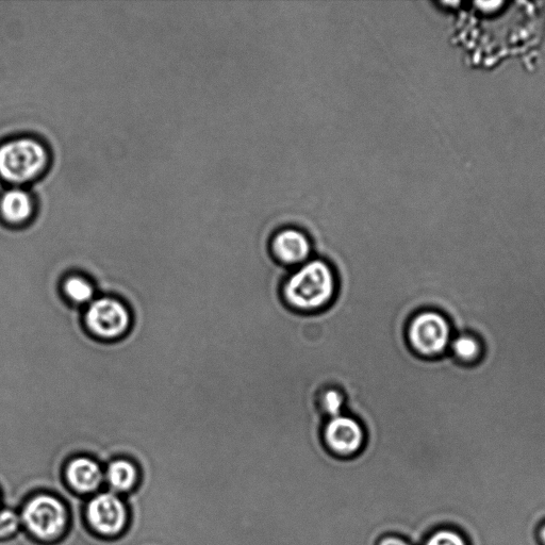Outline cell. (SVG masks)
Here are the masks:
<instances>
[{
    "instance_id": "30bf717a",
    "label": "cell",
    "mask_w": 545,
    "mask_h": 545,
    "mask_svg": "<svg viewBox=\"0 0 545 545\" xmlns=\"http://www.w3.org/2000/svg\"><path fill=\"white\" fill-rule=\"evenodd\" d=\"M63 477L66 484L80 495L95 493L105 482V474L98 460L86 455L66 462Z\"/></svg>"
},
{
    "instance_id": "52a82bcc",
    "label": "cell",
    "mask_w": 545,
    "mask_h": 545,
    "mask_svg": "<svg viewBox=\"0 0 545 545\" xmlns=\"http://www.w3.org/2000/svg\"><path fill=\"white\" fill-rule=\"evenodd\" d=\"M85 518L92 532L112 539L124 534L129 518L128 507L117 493H96L85 507Z\"/></svg>"
},
{
    "instance_id": "3957f363",
    "label": "cell",
    "mask_w": 545,
    "mask_h": 545,
    "mask_svg": "<svg viewBox=\"0 0 545 545\" xmlns=\"http://www.w3.org/2000/svg\"><path fill=\"white\" fill-rule=\"evenodd\" d=\"M455 333L450 320L435 309H422L406 324L405 338L410 352L425 360L449 353Z\"/></svg>"
},
{
    "instance_id": "2e32d148",
    "label": "cell",
    "mask_w": 545,
    "mask_h": 545,
    "mask_svg": "<svg viewBox=\"0 0 545 545\" xmlns=\"http://www.w3.org/2000/svg\"><path fill=\"white\" fill-rule=\"evenodd\" d=\"M345 404V394L338 388H327L320 394V408L328 419L343 415Z\"/></svg>"
},
{
    "instance_id": "8992f818",
    "label": "cell",
    "mask_w": 545,
    "mask_h": 545,
    "mask_svg": "<svg viewBox=\"0 0 545 545\" xmlns=\"http://www.w3.org/2000/svg\"><path fill=\"white\" fill-rule=\"evenodd\" d=\"M368 438L365 425L348 415L328 419L320 435L326 452L341 460L354 459L365 452Z\"/></svg>"
},
{
    "instance_id": "9c48e42d",
    "label": "cell",
    "mask_w": 545,
    "mask_h": 545,
    "mask_svg": "<svg viewBox=\"0 0 545 545\" xmlns=\"http://www.w3.org/2000/svg\"><path fill=\"white\" fill-rule=\"evenodd\" d=\"M270 249L283 266L299 268L310 260L312 243L303 230L288 227L277 231L271 239Z\"/></svg>"
},
{
    "instance_id": "6da1fadb",
    "label": "cell",
    "mask_w": 545,
    "mask_h": 545,
    "mask_svg": "<svg viewBox=\"0 0 545 545\" xmlns=\"http://www.w3.org/2000/svg\"><path fill=\"white\" fill-rule=\"evenodd\" d=\"M338 293V278L330 264L310 259L288 276L282 294L287 305L297 312L315 313L333 304Z\"/></svg>"
},
{
    "instance_id": "5bb4252c",
    "label": "cell",
    "mask_w": 545,
    "mask_h": 545,
    "mask_svg": "<svg viewBox=\"0 0 545 545\" xmlns=\"http://www.w3.org/2000/svg\"><path fill=\"white\" fill-rule=\"evenodd\" d=\"M419 545H470L464 534L456 528L438 527L429 532Z\"/></svg>"
},
{
    "instance_id": "ba28073f",
    "label": "cell",
    "mask_w": 545,
    "mask_h": 545,
    "mask_svg": "<svg viewBox=\"0 0 545 545\" xmlns=\"http://www.w3.org/2000/svg\"><path fill=\"white\" fill-rule=\"evenodd\" d=\"M38 213V197L28 188L11 187L0 196V218L11 227L30 226Z\"/></svg>"
},
{
    "instance_id": "ac0fdd59",
    "label": "cell",
    "mask_w": 545,
    "mask_h": 545,
    "mask_svg": "<svg viewBox=\"0 0 545 545\" xmlns=\"http://www.w3.org/2000/svg\"><path fill=\"white\" fill-rule=\"evenodd\" d=\"M538 537L541 545H545V522L539 528Z\"/></svg>"
},
{
    "instance_id": "4fadbf2b",
    "label": "cell",
    "mask_w": 545,
    "mask_h": 545,
    "mask_svg": "<svg viewBox=\"0 0 545 545\" xmlns=\"http://www.w3.org/2000/svg\"><path fill=\"white\" fill-rule=\"evenodd\" d=\"M449 354L461 365H474L484 354L480 338L470 333L455 334L450 344Z\"/></svg>"
},
{
    "instance_id": "5b68a950",
    "label": "cell",
    "mask_w": 545,
    "mask_h": 545,
    "mask_svg": "<svg viewBox=\"0 0 545 545\" xmlns=\"http://www.w3.org/2000/svg\"><path fill=\"white\" fill-rule=\"evenodd\" d=\"M134 324L129 307L119 297L104 295L86 308L84 325L88 334L101 342L113 343L124 339Z\"/></svg>"
},
{
    "instance_id": "277c9868",
    "label": "cell",
    "mask_w": 545,
    "mask_h": 545,
    "mask_svg": "<svg viewBox=\"0 0 545 545\" xmlns=\"http://www.w3.org/2000/svg\"><path fill=\"white\" fill-rule=\"evenodd\" d=\"M20 517L28 536L43 543L61 539L70 525L68 506L52 493L32 495L22 504Z\"/></svg>"
},
{
    "instance_id": "d6986e66",
    "label": "cell",
    "mask_w": 545,
    "mask_h": 545,
    "mask_svg": "<svg viewBox=\"0 0 545 545\" xmlns=\"http://www.w3.org/2000/svg\"><path fill=\"white\" fill-rule=\"evenodd\" d=\"M3 503H4L3 494H2V491H0V507H2Z\"/></svg>"
},
{
    "instance_id": "7a4b0ae2",
    "label": "cell",
    "mask_w": 545,
    "mask_h": 545,
    "mask_svg": "<svg viewBox=\"0 0 545 545\" xmlns=\"http://www.w3.org/2000/svg\"><path fill=\"white\" fill-rule=\"evenodd\" d=\"M52 164L51 147L36 135L16 136L0 145V178L12 187L36 184Z\"/></svg>"
},
{
    "instance_id": "7c38bea8",
    "label": "cell",
    "mask_w": 545,
    "mask_h": 545,
    "mask_svg": "<svg viewBox=\"0 0 545 545\" xmlns=\"http://www.w3.org/2000/svg\"><path fill=\"white\" fill-rule=\"evenodd\" d=\"M63 299L75 308L88 307L96 299V286L88 276L71 272L60 283Z\"/></svg>"
},
{
    "instance_id": "e0dca14e",
    "label": "cell",
    "mask_w": 545,
    "mask_h": 545,
    "mask_svg": "<svg viewBox=\"0 0 545 545\" xmlns=\"http://www.w3.org/2000/svg\"><path fill=\"white\" fill-rule=\"evenodd\" d=\"M375 545H416L408 538L399 534H386L378 538Z\"/></svg>"
},
{
    "instance_id": "8fae6325",
    "label": "cell",
    "mask_w": 545,
    "mask_h": 545,
    "mask_svg": "<svg viewBox=\"0 0 545 545\" xmlns=\"http://www.w3.org/2000/svg\"><path fill=\"white\" fill-rule=\"evenodd\" d=\"M104 474L110 491L119 495L131 492L140 481V470L136 462L128 458L109 461Z\"/></svg>"
},
{
    "instance_id": "9a60e30c",
    "label": "cell",
    "mask_w": 545,
    "mask_h": 545,
    "mask_svg": "<svg viewBox=\"0 0 545 545\" xmlns=\"http://www.w3.org/2000/svg\"><path fill=\"white\" fill-rule=\"evenodd\" d=\"M22 522L19 511L12 507H0V542L9 541L22 531Z\"/></svg>"
}]
</instances>
